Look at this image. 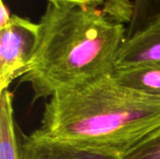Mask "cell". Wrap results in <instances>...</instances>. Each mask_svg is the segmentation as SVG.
Returning a JSON list of instances; mask_svg holds the SVG:
<instances>
[{
    "instance_id": "cell-1",
    "label": "cell",
    "mask_w": 160,
    "mask_h": 159,
    "mask_svg": "<svg viewBox=\"0 0 160 159\" xmlns=\"http://www.w3.org/2000/svg\"><path fill=\"white\" fill-rule=\"evenodd\" d=\"M38 25L35 53L20 80L30 83L34 101L114 72L127 29L103 9L49 3Z\"/></svg>"
},
{
    "instance_id": "cell-2",
    "label": "cell",
    "mask_w": 160,
    "mask_h": 159,
    "mask_svg": "<svg viewBox=\"0 0 160 159\" xmlns=\"http://www.w3.org/2000/svg\"><path fill=\"white\" fill-rule=\"evenodd\" d=\"M158 127L160 96L126 87L112 74L52 96L37 130L122 156Z\"/></svg>"
},
{
    "instance_id": "cell-3",
    "label": "cell",
    "mask_w": 160,
    "mask_h": 159,
    "mask_svg": "<svg viewBox=\"0 0 160 159\" xmlns=\"http://www.w3.org/2000/svg\"><path fill=\"white\" fill-rule=\"evenodd\" d=\"M38 34V23L17 15H12L8 23L0 28V93L26 73Z\"/></svg>"
},
{
    "instance_id": "cell-4",
    "label": "cell",
    "mask_w": 160,
    "mask_h": 159,
    "mask_svg": "<svg viewBox=\"0 0 160 159\" xmlns=\"http://www.w3.org/2000/svg\"><path fill=\"white\" fill-rule=\"evenodd\" d=\"M20 149L21 159H122L113 153L46 137L38 130L23 137Z\"/></svg>"
},
{
    "instance_id": "cell-5",
    "label": "cell",
    "mask_w": 160,
    "mask_h": 159,
    "mask_svg": "<svg viewBox=\"0 0 160 159\" xmlns=\"http://www.w3.org/2000/svg\"><path fill=\"white\" fill-rule=\"evenodd\" d=\"M160 62V13L143 28L126 37L118 52L115 70Z\"/></svg>"
},
{
    "instance_id": "cell-6",
    "label": "cell",
    "mask_w": 160,
    "mask_h": 159,
    "mask_svg": "<svg viewBox=\"0 0 160 159\" xmlns=\"http://www.w3.org/2000/svg\"><path fill=\"white\" fill-rule=\"evenodd\" d=\"M112 77L126 87L160 96V62L114 70Z\"/></svg>"
},
{
    "instance_id": "cell-7",
    "label": "cell",
    "mask_w": 160,
    "mask_h": 159,
    "mask_svg": "<svg viewBox=\"0 0 160 159\" xmlns=\"http://www.w3.org/2000/svg\"><path fill=\"white\" fill-rule=\"evenodd\" d=\"M12 97L8 89L0 93V159H21L20 143L13 117Z\"/></svg>"
},
{
    "instance_id": "cell-8",
    "label": "cell",
    "mask_w": 160,
    "mask_h": 159,
    "mask_svg": "<svg viewBox=\"0 0 160 159\" xmlns=\"http://www.w3.org/2000/svg\"><path fill=\"white\" fill-rule=\"evenodd\" d=\"M133 15L127 29L129 37L143 28L160 13V0H133Z\"/></svg>"
},
{
    "instance_id": "cell-9",
    "label": "cell",
    "mask_w": 160,
    "mask_h": 159,
    "mask_svg": "<svg viewBox=\"0 0 160 159\" xmlns=\"http://www.w3.org/2000/svg\"><path fill=\"white\" fill-rule=\"evenodd\" d=\"M122 159H160V127L121 156Z\"/></svg>"
},
{
    "instance_id": "cell-10",
    "label": "cell",
    "mask_w": 160,
    "mask_h": 159,
    "mask_svg": "<svg viewBox=\"0 0 160 159\" xmlns=\"http://www.w3.org/2000/svg\"><path fill=\"white\" fill-rule=\"evenodd\" d=\"M49 3L54 4H65V5H72V6H83V7H99V6L104 5L105 7L103 10L111 15L112 10L119 5H122L129 0H48Z\"/></svg>"
},
{
    "instance_id": "cell-11",
    "label": "cell",
    "mask_w": 160,
    "mask_h": 159,
    "mask_svg": "<svg viewBox=\"0 0 160 159\" xmlns=\"http://www.w3.org/2000/svg\"><path fill=\"white\" fill-rule=\"evenodd\" d=\"M10 13L8 8L6 7L5 3L3 0H1L0 2V28L4 27L5 25H7L8 23V22L11 19Z\"/></svg>"
}]
</instances>
